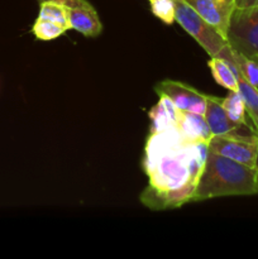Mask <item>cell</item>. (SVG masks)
Masks as SVG:
<instances>
[{"mask_svg": "<svg viewBox=\"0 0 258 259\" xmlns=\"http://www.w3.org/2000/svg\"><path fill=\"white\" fill-rule=\"evenodd\" d=\"M207 153V142L186 141L177 126L149 133L143 159L149 184L139 197L142 204L166 210L192 201Z\"/></svg>", "mask_w": 258, "mask_h": 259, "instance_id": "1", "label": "cell"}, {"mask_svg": "<svg viewBox=\"0 0 258 259\" xmlns=\"http://www.w3.org/2000/svg\"><path fill=\"white\" fill-rule=\"evenodd\" d=\"M250 195H258L255 168L209 151L192 201Z\"/></svg>", "mask_w": 258, "mask_h": 259, "instance_id": "2", "label": "cell"}, {"mask_svg": "<svg viewBox=\"0 0 258 259\" xmlns=\"http://www.w3.org/2000/svg\"><path fill=\"white\" fill-rule=\"evenodd\" d=\"M175 2V22L179 23L210 57H218L228 46V40L205 22L186 0Z\"/></svg>", "mask_w": 258, "mask_h": 259, "instance_id": "3", "label": "cell"}, {"mask_svg": "<svg viewBox=\"0 0 258 259\" xmlns=\"http://www.w3.org/2000/svg\"><path fill=\"white\" fill-rule=\"evenodd\" d=\"M230 47L258 62V5L235 8L227 32Z\"/></svg>", "mask_w": 258, "mask_h": 259, "instance_id": "4", "label": "cell"}, {"mask_svg": "<svg viewBox=\"0 0 258 259\" xmlns=\"http://www.w3.org/2000/svg\"><path fill=\"white\" fill-rule=\"evenodd\" d=\"M209 151L254 168L258 152V136L257 133L240 136L238 132L214 136L209 142Z\"/></svg>", "mask_w": 258, "mask_h": 259, "instance_id": "5", "label": "cell"}, {"mask_svg": "<svg viewBox=\"0 0 258 259\" xmlns=\"http://www.w3.org/2000/svg\"><path fill=\"white\" fill-rule=\"evenodd\" d=\"M154 91L157 95H166L179 110L204 115L206 109V94L197 89L174 80H163L157 83Z\"/></svg>", "mask_w": 258, "mask_h": 259, "instance_id": "6", "label": "cell"}, {"mask_svg": "<svg viewBox=\"0 0 258 259\" xmlns=\"http://www.w3.org/2000/svg\"><path fill=\"white\" fill-rule=\"evenodd\" d=\"M195 12L227 39L230 18L237 8L235 0H186Z\"/></svg>", "mask_w": 258, "mask_h": 259, "instance_id": "7", "label": "cell"}, {"mask_svg": "<svg viewBox=\"0 0 258 259\" xmlns=\"http://www.w3.org/2000/svg\"><path fill=\"white\" fill-rule=\"evenodd\" d=\"M68 23L70 29L77 30L85 37H98L103 32L98 12L88 0L77 7H68Z\"/></svg>", "mask_w": 258, "mask_h": 259, "instance_id": "8", "label": "cell"}, {"mask_svg": "<svg viewBox=\"0 0 258 259\" xmlns=\"http://www.w3.org/2000/svg\"><path fill=\"white\" fill-rule=\"evenodd\" d=\"M204 118L209 125L212 137L235 133L243 128V125H238L228 118L222 105V99L218 96L206 95V109H205Z\"/></svg>", "mask_w": 258, "mask_h": 259, "instance_id": "9", "label": "cell"}, {"mask_svg": "<svg viewBox=\"0 0 258 259\" xmlns=\"http://www.w3.org/2000/svg\"><path fill=\"white\" fill-rule=\"evenodd\" d=\"M176 126L184 139L189 142H207L209 143L210 139L212 138V134L204 115H200V114L179 110Z\"/></svg>", "mask_w": 258, "mask_h": 259, "instance_id": "10", "label": "cell"}, {"mask_svg": "<svg viewBox=\"0 0 258 259\" xmlns=\"http://www.w3.org/2000/svg\"><path fill=\"white\" fill-rule=\"evenodd\" d=\"M159 100L149 110L148 116L151 120L149 133H159L176 126L179 118V109L176 108L171 99L166 95H158Z\"/></svg>", "mask_w": 258, "mask_h": 259, "instance_id": "11", "label": "cell"}, {"mask_svg": "<svg viewBox=\"0 0 258 259\" xmlns=\"http://www.w3.org/2000/svg\"><path fill=\"white\" fill-rule=\"evenodd\" d=\"M222 105L230 120L238 125L248 126L250 131L255 132L254 126L248 124L245 104L239 91H229V94L222 99Z\"/></svg>", "mask_w": 258, "mask_h": 259, "instance_id": "12", "label": "cell"}, {"mask_svg": "<svg viewBox=\"0 0 258 259\" xmlns=\"http://www.w3.org/2000/svg\"><path fill=\"white\" fill-rule=\"evenodd\" d=\"M207 66L218 85L229 91H238V76L227 61L219 57H211Z\"/></svg>", "mask_w": 258, "mask_h": 259, "instance_id": "13", "label": "cell"}, {"mask_svg": "<svg viewBox=\"0 0 258 259\" xmlns=\"http://www.w3.org/2000/svg\"><path fill=\"white\" fill-rule=\"evenodd\" d=\"M238 91L245 104L247 115L252 120V125L258 129V88L250 85L242 76L238 77Z\"/></svg>", "mask_w": 258, "mask_h": 259, "instance_id": "14", "label": "cell"}, {"mask_svg": "<svg viewBox=\"0 0 258 259\" xmlns=\"http://www.w3.org/2000/svg\"><path fill=\"white\" fill-rule=\"evenodd\" d=\"M38 17L43 19L51 20L57 24L62 25L66 29H70L68 23V7L57 2H45L40 3V9Z\"/></svg>", "mask_w": 258, "mask_h": 259, "instance_id": "15", "label": "cell"}, {"mask_svg": "<svg viewBox=\"0 0 258 259\" xmlns=\"http://www.w3.org/2000/svg\"><path fill=\"white\" fill-rule=\"evenodd\" d=\"M66 28H63L62 25L57 24L55 22H51V20L43 19V18L38 17L35 19L34 24L32 27V33L34 34V37L39 40H52L56 38L61 37L62 34H65Z\"/></svg>", "mask_w": 258, "mask_h": 259, "instance_id": "16", "label": "cell"}, {"mask_svg": "<svg viewBox=\"0 0 258 259\" xmlns=\"http://www.w3.org/2000/svg\"><path fill=\"white\" fill-rule=\"evenodd\" d=\"M151 10L154 17L158 18L164 24H174L175 22V2L174 0H149Z\"/></svg>", "mask_w": 258, "mask_h": 259, "instance_id": "17", "label": "cell"}, {"mask_svg": "<svg viewBox=\"0 0 258 259\" xmlns=\"http://www.w3.org/2000/svg\"><path fill=\"white\" fill-rule=\"evenodd\" d=\"M39 3H45V2H57L61 3V4H65L67 7H77V5L82 4L85 0H38Z\"/></svg>", "mask_w": 258, "mask_h": 259, "instance_id": "18", "label": "cell"}, {"mask_svg": "<svg viewBox=\"0 0 258 259\" xmlns=\"http://www.w3.org/2000/svg\"><path fill=\"white\" fill-rule=\"evenodd\" d=\"M235 2H237V8L254 7V5H258V0H235Z\"/></svg>", "mask_w": 258, "mask_h": 259, "instance_id": "19", "label": "cell"}, {"mask_svg": "<svg viewBox=\"0 0 258 259\" xmlns=\"http://www.w3.org/2000/svg\"><path fill=\"white\" fill-rule=\"evenodd\" d=\"M255 133L258 136V129H255ZM255 185H257V192H258V152H257V158H255Z\"/></svg>", "mask_w": 258, "mask_h": 259, "instance_id": "20", "label": "cell"}]
</instances>
